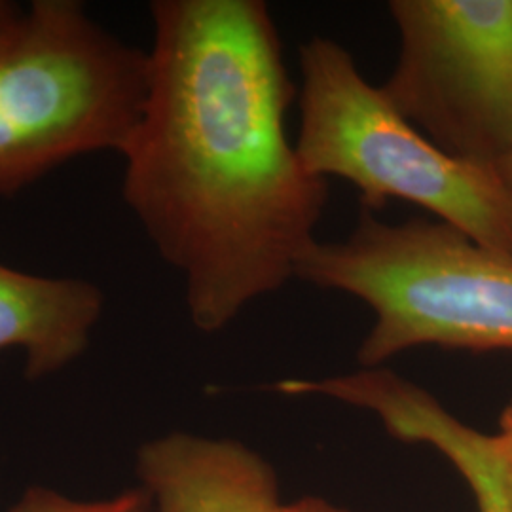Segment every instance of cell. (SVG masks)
<instances>
[{
    "mask_svg": "<svg viewBox=\"0 0 512 512\" xmlns=\"http://www.w3.org/2000/svg\"><path fill=\"white\" fill-rule=\"evenodd\" d=\"M137 471L158 512H281L272 467L238 440L171 433L150 440Z\"/></svg>",
    "mask_w": 512,
    "mask_h": 512,
    "instance_id": "obj_6",
    "label": "cell"
},
{
    "mask_svg": "<svg viewBox=\"0 0 512 512\" xmlns=\"http://www.w3.org/2000/svg\"><path fill=\"white\" fill-rule=\"evenodd\" d=\"M103 310L105 294L88 279L27 274L0 262V351L21 349L29 380L74 363Z\"/></svg>",
    "mask_w": 512,
    "mask_h": 512,
    "instance_id": "obj_8",
    "label": "cell"
},
{
    "mask_svg": "<svg viewBox=\"0 0 512 512\" xmlns=\"http://www.w3.org/2000/svg\"><path fill=\"white\" fill-rule=\"evenodd\" d=\"M145 490H131L99 501H76L46 488L29 490L10 512H147Z\"/></svg>",
    "mask_w": 512,
    "mask_h": 512,
    "instance_id": "obj_9",
    "label": "cell"
},
{
    "mask_svg": "<svg viewBox=\"0 0 512 512\" xmlns=\"http://www.w3.org/2000/svg\"><path fill=\"white\" fill-rule=\"evenodd\" d=\"M399 57L384 92L440 150L512 154V0H393Z\"/></svg>",
    "mask_w": 512,
    "mask_h": 512,
    "instance_id": "obj_5",
    "label": "cell"
},
{
    "mask_svg": "<svg viewBox=\"0 0 512 512\" xmlns=\"http://www.w3.org/2000/svg\"><path fill=\"white\" fill-rule=\"evenodd\" d=\"M147 90L148 52L78 0H33L0 48V196L74 158L120 154Z\"/></svg>",
    "mask_w": 512,
    "mask_h": 512,
    "instance_id": "obj_4",
    "label": "cell"
},
{
    "mask_svg": "<svg viewBox=\"0 0 512 512\" xmlns=\"http://www.w3.org/2000/svg\"><path fill=\"white\" fill-rule=\"evenodd\" d=\"M501 425H512V401L511 404L507 406V410H505L503 418H501Z\"/></svg>",
    "mask_w": 512,
    "mask_h": 512,
    "instance_id": "obj_14",
    "label": "cell"
},
{
    "mask_svg": "<svg viewBox=\"0 0 512 512\" xmlns=\"http://www.w3.org/2000/svg\"><path fill=\"white\" fill-rule=\"evenodd\" d=\"M25 16V8H21L16 2L0 0V48L6 44V40L14 35L21 19Z\"/></svg>",
    "mask_w": 512,
    "mask_h": 512,
    "instance_id": "obj_10",
    "label": "cell"
},
{
    "mask_svg": "<svg viewBox=\"0 0 512 512\" xmlns=\"http://www.w3.org/2000/svg\"><path fill=\"white\" fill-rule=\"evenodd\" d=\"M148 90L122 198L181 275L192 325L226 329L298 277L329 183L287 133L296 90L262 0H154Z\"/></svg>",
    "mask_w": 512,
    "mask_h": 512,
    "instance_id": "obj_1",
    "label": "cell"
},
{
    "mask_svg": "<svg viewBox=\"0 0 512 512\" xmlns=\"http://www.w3.org/2000/svg\"><path fill=\"white\" fill-rule=\"evenodd\" d=\"M281 512H348L342 511V509H336L329 505L327 501H321V499H315V497H306V499H300L296 503L291 505H283V511Z\"/></svg>",
    "mask_w": 512,
    "mask_h": 512,
    "instance_id": "obj_11",
    "label": "cell"
},
{
    "mask_svg": "<svg viewBox=\"0 0 512 512\" xmlns=\"http://www.w3.org/2000/svg\"><path fill=\"white\" fill-rule=\"evenodd\" d=\"M296 150L319 179L353 184L372 211L414 203L495 253L512 256V194L492 165L446 154L372 86L340 42L300 48Z\"/></svg>",
    "mask_w": 512,
    "mask_h": 512,
    "instance_id": "obj_2",
    "label": "cell"
},
{
    "mask_svg": "<svg viewBox=\"0 0 512 512\" xmlns=\"http://www.w3.org/2000/svg\"><path fill=\"white\" fill-rule=\"evenodd\" d=\"M298 279L372 310L365 366L420 346L512 349V256L437 219L391 224L363 209L348 238L311 247Z\"/></svg>",
    "mask_w": 512,
    "mask_h": 512,
    "instance_id": "obj_3",
    "label": "cell"
},
{
    "mask_svg": "<svg viewBox=\"0 0 512 512\" xmlns=\"http://www.w3.org/2000/svg\"><path fill=\"white\" fill-rule=\"evenodd\" d=\"M494 444L499 456L512 471V425H501V431L494 435Z\"/></svg>",
    "mask_w": 512,
    "mask_h": 512,
    "instance_id": "obj_12",
    "label": "cell"
},
{
    "mask_svg": "<svg viewBox=\"0 0 512 512\" xmlns=\"http://www.w3.org/2000/svg\"><path fill=\"white\" fill-rule=\"evenodd\" d=\"M321 393L372 410L395 437L439 448L467 478L480 512H512L509 469L495 448L494 437L456 420L427 391L378 370L327 378Z\"/></svg>",
    "mask_w": 512,
    "mask_h": 512,
    "instance_id": "obj_7",
    "label": "cell"
},
{
    "mask_svg": "<svg viewBox=\"0 0 512 512\" xmlns=\"http://www.w3.org/2000/svg\"><path fill=\"white\" fill-rule=\"evenodd\" d=\"M495 169H497V173L501 175L503 183H505V186L509 188V192L512 194V154L509 158H505L503 162L495 165Z\"/></svg>",
    "mask_w": 512,
    "mask_h": 512,
    "instance_id": "obj_13",
    "label": "cell"
},
{
    "mask_svg": "<svg viewBox=\"0 0 512 512\" xmlns=\"http://www.w3.org/2000/svg\"><path fill=\"white\" fill-rule=\"evenodd\" d=\"M509 469V467H507ZM509 484H511V492H512V471H509Z\"/></svg>",
    "mask_w": 512,
    "mask_h": 512,
    "instance_id": "obj_15",
    "label": "cell"
}]
</instances>
